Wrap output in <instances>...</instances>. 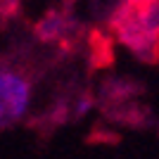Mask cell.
<instances>
[{
    "instance_id": "obj_1",
    "label": "cell",
    "mask_w": 159,
    "mask_h": 159,
    "mask_svg": "<svg viewBox=\"0 0 159 159\" xmlns=\"http://www.w3.org/2000/svg\"><path fill=\"white\" fill-rule=\"evenodd\" d=\"M109 31L147 64L159 62V0H126L114 7Z\"/></svg>"
},
{
    "instance_id": "obj_2",
    "label": "cell",
    "mask_w": 159,
    "mask_h": 159,
    "mask_svg": "<svg viewBox=\"0 0 159 159\" xmlns=\"http://www.w3.org/2000/svg\"><path fill=\"white\" fill-rule=\"evenodd\" d=\"M33 98V76L19 62L0 60V131L24 119Z\"/></svg>"
},
{
    "instance_id": "obj_3",
    "label": "cell",
    "mask_w": 159,
    "mask_h": 159,
    "mask_svg": "<svg viewBox=\"0 0 159 159\" xmlns=\"http://www.w3.org/2000/svg\"><path fill=\"white\" fill-rule=\"evenodd\" d=\"M69 29H71V19H69V17L50 12L40 19V24L36 26V33H38V38H43V40H57V43H60L66 36H71Z\"/></svg>"
},
{
    "instance_id": "obj_4",
    "label": "cell",
    "mask_w": 159,
    "mask_h": 159,
    "mask_svg": "<svg viewBox=\"0 0 159 159\" xmlns=\"http://www.w3.org/2000/svg\"><path fill=\"white\" fill-rule=\"evenodd\" d=\"M7 7H10V5H0V21L5 19V14H2V10H7Z\"/></svg>"
}]
</instances>
